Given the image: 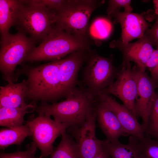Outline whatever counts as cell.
<instances>
[{"label": "cell", "mask_w": 158, "mask_h": 158, "mask_svg": "<svg viewBox=\"0 0 158 158\" xmlns=\"http://www.w3.org/2000/svg\"><path fill=\"white\" fill-rule=\"evenodd\" d=\"M148 37L145 34L136 42L125 43L120 40H114L110 44L109 47L116 48L121 51L122 55L121 65H126L131 61L142 71H145L147 63L154 49Z\"/></svg>", "instance_id": "obj_11"}, {"label": "cell", "mask_w": 158, "mask_h": 158, "mask_svg": "<svg viewBox=\"0 0 158 158\" xmlns=\"http://www.w3.org/2000/svg\"><path fill=\"white\" fill-rule=\"evenodd\" d=\"M30 130L25 124L0 130V148L4 150L12 145H20L28 137L31 136Z\"/></svg>", "instance_id": "obj_21"}, {"label": "cell", "mask_w": 158, "mask_h": 158, "mask_svg": "<svg viewBox=\"0 0 158 158\" xmlns=\"http://www.w3.org/2000/svg\"><path fill=\"white\" fill-rule=\"evenodd\" d=\"M131 1L129 0H109L107 9L108 17H109L115 11L120 10L121 8H124V11L132 12L133 8L131 6Z\"/></svg>", "instance_id": "obj_29"}, {"label": "cell", "mask_w": 158, "mask_h": 158, "mask_svg": "<svg viewBox=\"0 0 158 158\" xmlns=\"http://www.w3.org/2000/svg\"><path fill=\"white\" fill-rule=\"evenodd\" d=\"M145 14L121 12L118 10L108 17L114 18L115 22L120 24L121 28L120 40L127 43L135 39L142 37L148 29L150 24L145 19Z\"/></svg>", "instance_id": "obj_14"}, {"label": "cell", "mask_w": 158, "mask_h": 158, "mask_svg": "<svg viewBox=\"0 0 158 158\" xmlns=\"http://www.w3.org/2000/svg\"><path fill=\"white\" fill-rule=\"evenodd\" d=\"M145 34L149 38L153 46H158V19H155L154 24Z\"/></svg>", "instance_id": "obj_30"}, {"label": "cell", "mask_w": 158, "mask_h": 158, "mask_svg": "<svg viewBox=\"0 0 158 158\" xmlns=\"http://www.w3.org/2000/svg\"><path fill=\"white\" fill-rule=\"evenodd\" d=\"M137 82V93L135 109L137 118H141L142 125L145 132L149 116L156 92L158 87L145 71H142L135 65Z\"/></svg>", "instance_id": "obj_12"}, {"label": "cell", "mask_w": 158, "mask_h": 158, "mask_svg": "<svg viewBox=\"0 0 158 158\" xmlns=\"http://www.w3.org/2000/svg\"><path fill=\"white\" fill-rule=\"evenodd\" d=\"M145 137L158 140V92H156L151 108Z\"/></svg>", "instance_id": "obj_24"}, {"label": "cell", "mask_w": 158, "mask_h": 158, "mask_svg": "<svg viewBox=\"0 0 158 158\" xmlns=\"http://www.w3.org/2000/svg\"><path fill=\"white\" fill-rule=\"evenodd\" d=\"M103 2L69 0L67 4L56 11L55 26L69 34L88 40L90 18Z\"/></svg>", "instance_id": "obj_4"}, {"label": "cell", "mask_w": 158, "mask_h": 158, "mask_svg": "<svg viewBox=\"0 0 158 158\" xmlns=\"http://www.w3.org/2000/svg\"><path fill=\"white\" fill-rule=\"evenodd\" d=\"M36 106L32 104L18 107H0V126L11 128L23 125L25 115L33 111L28 110L34 109Z\"/></svg>", "instance_id": "obj_20"}, {"label": "cell", "mask_w": 158, "mask_h": 158, "mask_svg": "<svg viewBox=\"0 0 158 158\" xmlns=\"http://www.w3.org/2000/svg\"><path fill=\"white\" fill-rule=\"evenodd\" d=\"M91 43L69 34L55 25L41 43L35 47L23 62L54 61L80 50H90Z\"/></svg>", "instance_id": "obj_3"}, {"label": "cell", "mask_w": 158, "mask_h": 158, "mask_svg": "<svg viewBox=\"0 0 158 158\" xmlns=\"http://www.w3.org/2000/svg\"><path fill=\"white\" fill-rule=\"evenodd\" d=\"M35 42L23 33L18 31L1 37L0 70L3 79L8 83L16 81V68L35 47Z\"/></svg>", "instance_id": "obj_5"}, {"label": "cell", "mask_w": 158, "mask_h": 158, "mask_svg": "<svg viewBox=\"0 0 158 158\" xmlns=\"http://www.w3.org/2000/svg\"><path fill=\"white\" fill-rule=\"evenodd\" d=\"M83 73L84 87L96 98L116 78L119 68L114 64L113 56L102 57L97 53L89 54Z\"/></svg>", "instance_id": "obj_7"}, {"label": "cell", "mask_w": 158, "mask_h": 158, "mask_svg": "<svg viewBox=\"0 0 158 158\" xmlns=\"http://www.w3.org/2000/svg\"><path fill=\"white\" fill-rule=\"evenodd\" d=\"M97 114L95 108L79 127L68 128L72 132L79 150L80 158H93L102 149L104 141L98 139L96 135Z\"/></svg>", "instance_id": "obj_10"}, {"label": "cell", "mask_w": 158, "mask_h": 158, "mask_svg": "<svg viewBox=\"0 0 158 158\" xmlns=\"http://www.w3.org/2000/svg\"><path fill=\"white\" fill-rule=\"evenodd\" d=\"M151 78L158 87V46L154 49L146 64Z\"/></svg>", "instance_id": "obj_28"}, {"label": "cell", "mask_w": 158, "mask_h": 158, "mask_svg": "<svg viewBox=\"0 0 158 158\" xmlns=\"http://www.w3.org/2000/svg\"><path fill=\"white\" fill-rule=\"evenodd\" d=\"M154 8V15L155 19H158V0L153 1Z\"/></svg>", "instance_id": "obj_32"}, {"label": "cell", "mask_w": 158, "mask_h": 158, "mask_svg": "<svg viewBox=\"0 0 158 158\" xmlns=\"http://www.w3.org/2000/svg\"><path fill=\"white\" fill-rule=\"evenodd\" d=\"M28 92L26 79L18 83H8L0 87V107H18L25 106Z\"/></svg>", "instance_id": "obj_17"}, {"label": "cell", "mask_w": 158, "mask_h": 158, "mask_svg": "<svg viewBox=\"0 0 158 158\" xmlns=\"http://www.w3.org/2000/svg\"><path fill=\"white\" fill-rule=\"evenodd\" d=\"M37 148L36 144L33 141L26 145L25 150L10 153L1 152L0 158H40L35 156Z\"/></svg>", "instance_id": "obj_26"}, {"label": "cell", "mask_w": 158, "mask_h": 158, "mask_svg": "<svg viewBox=\"0 0 158 158\" xmlns=\"http://www.w3.org/2000/svg\"><path fill=\"white\" fill-rule=\"evenodd\" d=\"M23 4L15 26L18 31L28 34L36 41H42L55 25L56 11L47 8Z\"/></svg>", "instance_id": "obj_6"}, {"label": "cell", "mask_w": 158, "mask_h": 158, "mask_svg": "<svg viewBox=\"0 0 158 158\" xmlns=\"http://www.w3.org/2000/svg\"><path fill=\"white\" fill-rule=\"evenodd\" d=\"M138 139L130 135L126 144L121 143L118 140L110 142L105 140L104 146L110 158H141Z\"/></svg>", "instance_id": "obj_19"}, {"label": "cell", "mask_w": 158, "mask_h": 158, "mask_svg": "<svg viewBox=\"0 0 158 158\" xmlns=\"http://www.w3.org/2000/svg\"><path fill=\"white\" fill-rule=\"evenodd\" d=\"M112 26L110 22L107 19L99 17L95 19L91 24L89 32L94 39L102 40L107 38L110 35Z\"/></svg>", "instance_id": "obj_23"}, {"label": "cell", "mask_w": 158, "mask_h": 158, "mask_svg": "<svg viewBox=\"0 0 158 158\" xmlns=\"http://www.w3.org/2000/svg\"><path fill=\"white\" fill-rule=\"evenodd\" d=\"M138 140L141 158H158V140L145 137Z\"/></svg>", "instance_id": "obj_25"}, {"label": "cell", "mask_w": 158, "mask_h": 158, "mask_svg": "<svg viewBox=\"0 0 158 158\" xmlns=\"http://www.w3.org/2000/svg\"><path fill=\"white\" fill-rule=\"evenodd\" d=\"M95 108L99 126L110 142L118 140L121 136L129 135L124 131L115 114L102 100L97 98Z\"/></svg>", "instance_id": "obj_16"}, {"label": "cell", "mask_w": 158, "mask_h": 158, "mask_svg": "<svg viewBox=\"0 0 158 158\" xmlns=\"http://www.w3.org/2000/svg\"><path fill=\"white\" fill-rule=\"evenodd\" d=\"M59 102H41L34 110L38 115L52 116L55 121L71 127H79L94 110L96 98L84 87H75Z\"/></svg>", "instance_id": "obj_1"}, {"label": "cell", "mask_w": 158, "mask_h": 158, "mask_svg": "<svg viewBox=\"0 0 158 158\" xmlns=\"http://www.w3.org/2000/svg\"><path fill=\"white\" fill-rule=\"evenodd\" d=\"M93 158H110L106 148L104 146L101 150Z\"/></svg>", "instance_id": "obj_31"}, {"label": "cell", "mask_w": 158, "mask_h": 158, "mask_svg": "<svg viewBox=\"0 0 158 158\" xmlns=\"http://www.w3.org/2000/svg\"><path fill=\"white\" fill-rule=\"evenodd\" d=\"M90 52L88 50H78L60 59L59 74L63 97H66L76 87L78 73Z\"/></svg>", "instance_id": "obj_13"}, {"label": "cell", "mask_w": 158, "mask_h": 158, "mask_svg": "<svg viewBox=\"0 0 158 158\" xmlns=\"http://www.w3.org/2000/svg\"><path fill=\"white\" fill-rule=\"evenodd\" d=\"M60 60L53 61L36 67L23 64L16 72V80L21 74L27 77L26 99L34 102H56L63 97L59 78Z\"/></svg>", "instance_id": "obj_2"}, {"label": "cell", "mask_w": 158, "mask_h": 158, "mask_svg": "<svg viewBox=\"0 0 158 158\" xmlns=\"http://www.w3.org/2000/svg\"><path fill=\"white\" fill-rule=\"evenodd\" d=\"M97 98L102 101L115 114L122 128L128 135L139 139L145 137V131L137 118L123 104H121L110 95L99 93Z\"/></svg>", "instance_id": "obj_15"}, {"label": "cell", "mask_w": 158, "mask_h": 158, "mask_svg": "<svg viewBox=\"0 0 158 158\" xmlns=\"http://www.w3.org/2000/svg\"><path fill=\"white\" fill-rule=\"evenodd\" d=\"M119 68L115 81L100 93L117 97L136 117L135 109L137 93L135 66L132 68L129 63L126 65H121Z\"/></svg>", "instance_id": "obj_9"}, {"label": "cell", "mask_w": 158, "mask_h": 158, "mask_svg": "<svg viewBox=\"0 0 158 158\" xmlns=\"http://www.w3.org/2000/svg\"><path fill=\"white\" fill-rule=\"evenodd\" d=\"M61 140L50 158H80L77 144L66 130L61 134Z\"/></svg>", "instance_id": "obj_22"}, {"label": "cell", "mask_w": 158, "mask_h": 158, "mask_svg": "<svg viewBox=\"0 0 158 158\" xmlns=\"http://www.w3.org/2000/svg\"><path fill=\"white\" fill-rule=\"evenodd\" d=\"M23 1L25 3L45 7L57 11L67 4L69 0H29Z\"/></svg>", "instance_id": "obj_27"}, {"label": "cell", "mask_w": 158, "mask_h": 158, "mask_svg": "<svg viewBox=\"0 0 158 158\" xmlns=\"http://www.w3.org/2000/svg\"><path fill=\"white\" fill-rule=\"evenodd\" d=\"M47 115H38L26 121L30 129L33 141L41 152L40 158L50 155L54 148L53 144L56 139L71 126L52 119Z\"/></svg>", "instance_id": "obj_8"}, {"label": "cell", "mask_w": 158, "mask_h": 158, "mask_svg": "<svg viewBox=\"0 0 158 158\" xmlns=\"http://www.w3.org/2000/svg\"><path fill=\"white\" fill-rule=\"evenodd\" d=\"M23 4L22 0H0V32L1 37L9 34L15 25Z\"/></svg>", "instance_id": "obj_18"}]
</instances>
